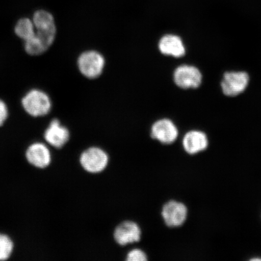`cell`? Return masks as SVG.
I'll list each match as a JSON object with an SVG mask.
<instances>
[{"mask_svg": "<svg viewBox=\"0 0 261 261\" xmlns=\"http://www.w3.org/2000/svg\"><path fill=\"white\" fill-rule=\"evenodd\" d=\"M126 261H146L148 256L144 251L140 249H134L126 254Z\"/></svg>", "mask_w": 261, "mask_h": 261, "instance_id": "obj_17", "label": "cell"}, {"mask_svg": "<svg viewBox=\"0 0 261 261\" xmlns=\"http://www.w3.org/2000/svg\"><path fill=\"white\" fill-rule=\"evenodd\" d=\"M109 161L107 152L97 147L87 149L80 158L81 164L85 170L93 174L103 171L107 168Z\"/></svg>", "mask_w": 261, "mask_h": 261, "instance_id": "obj_5", "label": "cell"}, {"mask_svg": "<svg viewBox=\"0 0 261 261\" xmlns=\"http://www.w3.org/2000/svg\"><path fill=\"white\" fill-rule=\"evenodd\" d=\"M9 116V110L7 105L4 101L0 99V126L6 121Z\"/></svg>", "mask_w": 261, "mask_h": 261, "instance_id": "obj_18", "label": "cell"}, {"mask_svg": "<svg viewBox=\"0 0 261 261\" xmlns=\"http://www.w3.org/2000/svg\"><path fill=\"white\" fill-rule=\"evenodd\" d=\"M159 47L162 54L168 56L180 58L184 57L185 54L184 42L177 35L164 36L160 41Z\"/></svg>", "mask_w": 261, "mask_h": 261, "instance_id": "obj_13", "label": "cell"}, {"mask_svg": "<svg viewBox=\"0 0 261 261\" xmlns=\"http://www.w3.org/2000/svg\"><path fill=\"white\" fill-rule=\"evenodd\" d=\"M182 143L185 152L191 155L203 152L208 145L207 135L198 130H192L186 134Z\"/></svg>", "mask_w": 261, "mask_h": 261, "instance_id": "obj_10", "label": "cell"}, {"mask_svg": "<svg viewBox=\"0 0 261 261\" xmlns=\"http://www.w3.org/2000/svg\"><path fill=\"white\" fill-rule=\"evenodd\" d=\"M15 34L24 42L30 40L35 34L34 22L28 18L19 19L15 28Z\"/></svg>", "mask_w": 261, "mask_h": 261, "instance_id": "obj_14", "label": "cell"}, {"mask_svg": "<svg viewBox=\"0 0 261 261\" xmlns=\"http://www.w3.org/2000/svg\"><path fill=\"white\" fill-rule=\"evenodd\" d=\"M33 22H34L35 29L38 30L56 28L53 16L50 13L45 11H38L35 12Z\"/></svg>", "mask_w": 261, "mask_h": 261, "instance_id": "obj_15", "label": "cell"}, {"mask_svg": "<svg viewBox=\"0 0 261 261\" xmlns=\"http://www.w3.org/2000/svg\"><path fill=\"white\" fill-rule=\"evenodd\" d=\"M249 83V76L244 71H230L224 74L221 89L225 95L236 96L244 92Z\"/></svg>", "mask_w": 261, "mask_h": 261, "instance_id": "obj_6", "label": "cell"}, {"mask_svg": "<svg viewBox=\"0 0 261 261\" xmlns=\"http://www.w3.org/2000/svg\"><path fill=\"white\" fill-rule=\"evenodd\" d=\"M105 59L99 52L89 50L83 52L77 59V67L81 73L89 79H95L102 74Z\"/></svg>", "mask_w": 261, "mask_h": 261, "instance_id": "obj_2", "label": "cell"}, {"mask_svg": "<svg viewBox=\"0 0 261 261\" xmlns=\"http://www.w3.org/2000/svg\"><path fill=\"white\" fill-rule=\"evenodd\" d=\"M69 138V130L62 126L58 119L52 120L44 133L45 140L57 148H62L68 141Z\"/></svg>", "mask_w": 261, "mask_h": 261, "instance_id": "obj_11", "label": "cell"}, {"mask_svg": "<svg viewBox=\"0 0 261 261\" xmlns=\"http://www.w3.org/2000/svg\"><path fill=\"white\" fill-rule=\"evenodd\" d=\"M174 80L176 85L181 89H195L201 84L202 74L197 68L182 65L175 70Z\"/></svg>", "mask_w": 261, "mask_h": 261, "instance_id": "obj_8", "label": "cell"}, {"mask_svg": "<svg viewBox=\"0 0 261 261\" xmlns=\"http://www.w3.org/2000/svg\"><path fill=\"white\" fill-rule=\"evenodd\" d=\"M21 103L25 112L33 117L47 115L52 107L48 94L38 89H33L26 93L22 97Z\"/></svg>", "mask_w": 261, "mask_h": 261, "instance_id": "obj_1", "label": "cell"}, {"mask_svg": "<svg viewBox=\"0 0 261 261\" xmlns=\"http://www.w3.org/2000/svg\"><path fill=\"white\" fill-rule=\"evenodd\" d=\"M151 136L163 145H171L177 140L178 130L172 120L163 119L153 124Z\"/></svg>", "mask_w": 261, "mask_h": 261, "instance_id": "obj_9", "label": "cell"}, {"mask_svg": "<svg viewBox=\"0 0 261 261\" xmlns=\"http://www.w3.org/2000/svg\"><path fill=\"white\" fill-rule=\"evenodd\" d=\"M14 249V244L10 238L5 234H0V260L9 258Z\"/></svg>", "mask_w": 261, "mask_h": 261, "instance_id": "obj_16", "label": "cell"}, {"mask_svg": "<svg viewBox=\"0 0 261 261\" xmlns=\"http://www.w3.org/2000/svg\"><path fill=\"white\" fill-rule=\"evenodd\" d=\"M26 158L31 165L39 168H46L51 162L50 152L47 147L40 143H34L29 147Z\"/></svg>", "mask_w": 261, "mask_h": 261, "instance_id": "obj_12", "label": "cell"}, {"mask_svg": "<svg viewBox=\"0 0 261 261\" xmlns=\"http://www.w3.org/2000/svg\"><path fill=\"white\" fill-rule=\"evenodd\" d=\"M57 35V28L37 30L30 40L25 41V50L31 56H38L45 53L54 44Z\"/></svg>", "mask_w": 261, "mask_h": 261, "instance_id": "obj_3", "label": "cell"}, {"mask_svg": "<svg viewBox=\"0 0 261 261\" xmlns=\"http://www.w3.org/2000/svg\"><path fill=\"white\" fill-rule=\"evenodd\" d=\"M114 240L120 246L138 243L141 240L142 230L136 222L126 220L122 222L114 229Z\"/></svg>", "mask_w": 261, "mask_h": 261, "instance_id": "obj_7", "label": "cell"}, {"mask_svg": "<svg viewBox=\"0 0 261 261\" xmlns=\"http://www.w3.org/2000/svg\"><path fill=\"white\" fill-rule=\"evenodd\" d=\"M188 215V207L180 201L169 200L163 204L162 208L161 216L168 227L182 226L187 220Z\"/></svg>", "mask_w": 261, "mask_h": 261, "instance_id": "obj_4", "label": "cell"}]
</instances>
